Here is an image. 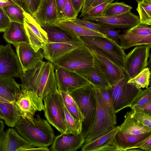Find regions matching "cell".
<instances>
[{"mask_svg": "<svg viewBox=\"0 0 151 151\" xmlns=\"http://www.w3.org/2000/svg\"><path fill=\"white\" fill-rule=\"evenodd\" d=\"M132 7L124 2L116 1L108 4L103 11L102 16L109 17L119 15L129 11Z\"/></svg>", "mask_w": 151, "mask_h": 151, "instance_id": "cell-33", "label": "cell"}, {"mask_svg": "<svg viewBox=\"0 0 151 151\" xmlns=\"http://www.w3.org/2000/svg\"><path fill=\"white\" fill-rule=\"evenodd\" d=\"M1 0L3 2H6L8 1V0Z\"/></svg>", "mask_w": 151, "mask_h": 151, "instance_id": "cell-59", "label": "cell"}, {"mask_svg": "<svg viewBox=\"0 0 151 151\" xmlns=\"http://www.w3.org/2000/svg\"><path fill=\"white\" fill-rule=\"evenodd\" d=\"M124 78L111 86V93L115 111L118 113L125 108L130 107L135 98L142 90L132 83L125 74Z\"/></svg>", "mask_w": 151, "mask_h": 151, "instance_id": "cell-8", "label": "cell"}, {"mask_svg": "<svg viewBox=\"0 0 151 151\" xmlns=\"http://www.w3.org/2000/svg\"><path fill=\"white\" fill-rule=\"evenodd\" d=\"M73 22L89 29L100 32L101 26L97 23L84 19H76L71 20Z\"/></svg>", "mask_w": 151, "mask_h": 151, "instance_id": "cell-41", "label": "cell"}, {"mask_svg": "<svg viewBox=\"0 0 151 151\" xmlns=\"http://www.w3.org/2000/svg\"><path fill=\"white\" fill-rule=\"evenodd\" d=\"M68 92L76 103L84 117L81 132L85 138L93 123L96 112L94 88L89 84Z\"/></svg>", "mask_w": 151, "mask_h": 151, "instance_id": "cell-5", "label": "cell"}, {"mask_svg": "<svg viewBox=\"0 0 151 151\" xmlns=\"http://www.w3.org/2000/svg\"><path fill=\"white\" fill-rule=\"evenodd\" d=\"M131 115L144 125L151 128V116L146 114L131 110Z\"/></svg>", "mask_w": 151, "mask_h": 151, "instance_id": "cell-42", "label": "cell"}, {"mask_svg": "<svg viewBox=\"0 0 151 151\" xmlns=\"http://www.w3.org/2000/svg\"><path fill=\"white\" fill-rule=\"evenodd\" d=\"M24 25L28 37L29 43L35 52H37L42 48L44 44L24 23Z\"/></svg>", "mask_w": 151, "mask_h": 151, "instance_id": "cell-38", "label": "cell"}, {"mask_svg": "<svg viewBox=\"0 0 151 151\" xmlns=\"http://www.w3.org/2000/svg\"><path fill=\"white\" fill-rule=\"evenodd\" d=\"M64 12V19L72 20L77 19L78 14L75 11L71 0H65Z\"/></svg>", "mask_w": 151, "mask_h": 151, "instance_id": "cell-40", "label": "cell"}, {"mask_svg": "<svg viewBox=\"0 0 151 151\" xmlns=\"http://www.w3.org/2000/svg\"><path fill=\"white\" fill-rule=\"evenodd\" d=\"M22 85L35 91L42 99L58 89L55 65L49 61L38 62L31 69L22 73Z\"/></svg>", "mask_w": 151, "mask_h": 151, "instance_id": "cell-1", "label": "cell"}, {"mask_svg": "<svg viewBox=\"0 0 151 151\" xmlns=\"http://www.w3.org/2000/svg\"><path fill=\"white\" fill-rule=\"evenodd\" d=\"M124 118L123 122L119 126V131L121 132L133 135L151 132V128L144 125L133 117L131 111L127 112Z\"/></svg>", "mask_w": 151, "mask_h": 151, "instance_id": "cell-26", "label": "cell"}, {"mask_svg": "<svg viewBox=\"0 0 151 151\" xmlns=\"http://www.w3.org/2000/svg\"><path fill=\"white\" fill-rule=\"evenodd\" d=\"M5 126L3 121L0 118V137L4 131Z\"/></svg>", "mask_w": 151, "mask_h": 151, "instance_id": "cell-53", "label": "cell"}, {"mask_svg": "<svg viewBox=\"0 0 151 151\" xmlns=\"http://www.w3.org/2000/svg\"><path fill=\"white\" fill-rule=\"evenodd\" d=\"M24 23L45 44L47 43V33L30 14L23 9Z\"/></svg>", "mask_w": 151, "mask_h": 151, "instance_id": "cell-30", "label": "cell"}, {"mask_svg": "<svg viewBox=\"0 0 151 151\" xmlns=\"http://www.w3.org/2000/svg\"><path fill=\"white\" fill-rule=\"evenodd\" d=\"M135 1L138 3L141 2L142 0H135Z\"/></svg>", "mask_w": 151, "mask_h": 151, "instance_id": "cell-58", "label": "cell"}, {"mask_svg": "<svg viewBox=\"0 0 151 151\" xmlns=\"http://www.w3.org/2000/svg\"><path fill=\"white\" fill-rule=\"evenodd\" d=\"M150 101H151L150 86L142 90L139 93L132 102L130 107L132 110H135Z\"/></svg>", "mask_w": 151, "mask_h": 151, "instance_id": "cell-37", "label": "cell"}, {"mask_svg": "<svg viewBox=\"0 0 151 151\" xmlns=\"http://www.w3.org/2000/svg\"><path fill=\"white\" fill-rule=\"evenodd\" d=\"M59 91L62 96L64 105L69 112L74 118L83 122L84 117L72 97L68 92Z\"/></svg>", "mask_w": 151, "mask_h": 151, "instance_id": "cell-31", "label": "cell"}, {"mask_svg": "<svg viewBox=\"0 0 151 151\" xmlns=\"http://www.w3.org/2000/svg\"><path fill=\"white\" fill-rule=\"evenodd\" d=\"M151 135V132L133 135L124 134L119 131L115 136L114 143L119 151H127L132 149L139 148Z\"/></svg>", "mask_w": 151, "mask_h": 151, "instance_id": "cell-22", "label": "cell"}, {"mask_svg": "<svg viewBox=\"0 0 151 151\" xmlns=\"http://www.w3.org/2000/svg\"><path fill=\"white\" fill-rule=\"evenodd\" d=\"M79 38L88 50L101 54L124 70L126 54L120 45L106 36H83Z\"/></svg>", "mask_w": 151, "mask_h": 151, "instance_id": "cell-4", "label": "cell"}, {"mask_svg": "<svg viewBox=\"0 0 151 151\" xmlns=\"http://www.w3.org/2000/svg\"><path fill=\"white\" fill-rule=\"evenodd\" d=\"M32 16L41 26L54 23L58 20L55 0H41Z\"/></svg>", "mask_w": 151, "mask_h": 151, "instance_id": "cell-20", "label": "cell"}, {"mask_svg": "<svg viewBox=\"0 0 151 151\" xmlns=\"http://www.w3.org/2000/svg\"><path fill=\"white\" fill-rule=\"evenodd\" d=\"M19 4L17 0H8L6 2H3L0 0V8H3L9 5Z\"/></svg>", "mask_w": 151, "mask_h": 151, "instance_id": "cell-52", "label": "cell"}, {"mask_svg": "<svg viewBox=\"0 0 151 151\" xmlns=\"http://www.w3.org/2000/svg\"><path fill=\"white\" fill-rule=\"evenodd\" d=\"M92 0H84L83 4L82 9H83Z\"/></svg>", "mask_w": 151, "mask_h": 151, "instance_id": "cell-54", "label": "cell"}, {"mask_svg": "<svg viewBox=\"0 0 151 151\" xmlns=\"http://www.w3.org/2000/svg\"><path fill=\"white\" fill-rule=\"evenodd\" d=\"M44 101L45 116L49 124L61 133L66 130L64 104L59 90L51 93L45 97Z\"/></svg>", "mask_w": 151, "mask_h": 151, "instance_id": "cell-6", "label": "cell"}, {"mask_svg": "<svg viewBox=\"0 0 151 151\" xmlns=\"http://www.w3.org/2000/svg\"><path fill=\"white\" fill-rule=\"evenodd\" d=\"M0 102L4 103H11L8 100L0 96Z\"/></svg>", "mask_w": 151, "mask_h": 151, "instance_id": "cell-55", "label": "cell"}, {"mask_svg": "<svg viewBox=\"0 0 151 151\" xmlns=\"http://www.w3.org/2000/svg\"><path fill=\"white\" fill-rule=\"evenodd\" d=\"M18 2L21 4L22 6L23 4L24 3L25 0H17Z\"/></svg>", "mask_w": 151, "mask_h": 151, "instance_id": "cell-56", "label": "cell"}, {"mask_svg": "<svg viewBox=\"0 0 151 151\" xmlns=\"http://www.w3.org/2000/svg\"><path fill=\"white\" fill-rule=\"evenodd\" d=\"M82 19L98 23L101 27L113 29H129L139 22V17L130 11L115 16L88 17Z\"/></svg>", "mask_w": 151, "mask_h": 151, "instance_id": "cell-13", "label": "cell"}, {"mask_svg": "<svg viewBox=\"0 0 151 151\" xmlns=\"http://www.w3.org/2000/svg\"><path fill=\"white\" fill-rule=\"evenodd\" d=\"M0 107L5 124L8 127H14L21 118L15 102L4 103L0 102Z\"/></svg>", "mask_w": 151, "mask_h": 151, "instance_id": "cell-28", "label": "cell"}, {"mask_svg": "<svg viewBox=\"0 0 151 151\" xmlns=\"http://www.w3.org/2000/svg\"><path fill=\"white\" fill-rule=\"evenodd\" d=\"M11 21L2 8H0V32H4Z\"/></svg>", "mask_w": 151, "mask_h": 151, "instance_id": "cell-46", "label": "cell"}, {"mask_svg": "<svg viewBox=\"0 0 151 151\" xmlns=\"http://www.w3.org/2000/svg\"><path fill=\"white\" fill-rule=\"evenodd\" d=\"M22 71L17 55L11 44L0 45V77L20 78Z\"/></svg>", "mask_w": 151, "mask_h": 151, "instance_id": "cell-12", "label": "cell"}, {"mask_svg": "<svg viewBox=\"0 0 151 151\" xmlns=\"http://www.w3.org/2000/svg\"><path fill=\"white\" fill-rule=\"evenodd\" d=\"M139 14V22L147 26L151 25V0H142L138 3L136 8Z\"/></svg>", "mask_w": 151, "mask_h": 151, "instance_id": "cell-32", "label": "cell"}, {"mask_svg": "<svg viewBox=\"0 0 151 151\" xmlns=\"http://www.w3.org/2000/svg\"><path fill=\"white\" fill-rule=\"evenodd\" d=\"M14 127L22 137L35 147H47L55 137L51 126L39 114L36 115L33 122L21 118Z\"/></svg>", "mask_w": 151, "mask_h": 151, "instance_id": "cell-2", "label": "cell"}, {"mask_svg": "<svg viewBox=\"0 0 151 151\" xmlns=\"http://www.w3.org/2000/svg\"><path fill=\"white\" fill-rule=\"evenodd\" d=\"M41 26L47 33V43L63 42L77 44L83 43L79 39L72 37L52 24H46Z\"/></svg>", "mask_w": 151, "mask_h": 151, "instance_id": "cell-25", "label": "cell"}, {"mask_svg": "<svg viewBox=\"0 0 151 151\" xmlns=\"http://www.w3.org/2000/svg\"><path fill=\"white\" fill-rule=\"evenodd\" d=\"M115 0H92L83 9H82L80 17H82L89 10L95 6L106 2H112Z\"/></svg>", "mask_w": 151, "mask_h": 151, "instance_id": "cell-47", "label": "cell"}, {"mask_svg": "<svg viewBox=\"0 0 151 151\" xmlns=\"http://www.w3.org/2000/svg\"><path fill=\"white\" fill-rule=\"evenodd\" d=\"M83 43L71 44L63 42L46 43L41 49L44 58L53 63L72 50L83 45Z\"/></svg>", "mask_w": 151, "mask_h": 151, "instance_id": "cell-21", "label": "cell"}, {"mask_svg": "<svg viewBox=\"0 0 151 151\" xmlns=\"http://www.w3.org/2000/svg\"><path fill=\"white\" fill-rule=\"evenodd\" d=\"M139 148L142 150L151 151V135L143 142Z\"/></svg>", "mask_w": 151, "mask_h": 151, "instance_id": "cell-51", "label": "cell"}, {"mask_svg": "<svg viewBox=\"0 0 151 151\" xmlns=\"http://www.w3.org/2000/svg\"><path fill=\"white\" fill-rule=\"evenodd\" d=\"M11 22L24 24L23 9L20 4L10 5L3 8Z\"/></svg>", "mask_w": 151, "mask_h": 151, "instance_id": "cell-35", "label": "cell"}, {"mask_svg": "<svg viewBox=\"0 0 151 151\" xmlns=\"http://www.w3.org/2000/svg\"><path fill=\"white\" fill-rule=\"evenodd\" d=\"M134 111L140 112L151 116V101L139 107Z\"/></svg>", "mask_w": 151, "mask_h": 151, "instance_id": "cell-49", "label": "cell"}, {"mask_svg": "<svg viewBox=\"0 0 151 151\" xmlns=\"http://www.w3.org/2000/svg\"><path fill=\"white\" fill-rule=\"evenodd\" d=\"M119 126H115L109 132L87 143L81 148L82 151H119L114 142L115 136L119 131Z\"/></svg>", "mask_w": 151, "mask_h": 151, "instance_id": "cell-19", "label": "cell"}, {"mask_svg": "<svg viewBox=\"0 0 151 151\" xmlns=\"http://www.w3.org/2000/svg\"><path fill=\"white\" fill-rule=\"evenodd\" d=\"M52 24L76 39H79L80 37L83 36L106 37L102 33L88 29L70 20H58Z\"/></svg>", "mask_w": 151, "mask_h": 151, "instance_id": "cell-23", "label": "cell"}, {"mask_svg": "<svg viewBox=\"0 0 151 151\" xmlns=\"http://www.w3.org/2000/svg\"><path fill=\"white\" fill-rule=\"evenodd\" d=\"M98 87L103 100L109 108L114 115L116 117V113L114 110L111 97V87L109 88Z\"/></svg>", "mask_w": 151, "mask_h": 151, "instance_id": "cell-39", "label": "cell"}, {"mask_svg": "<svg viewBox=\"0 0 151 151\" xmlns=\"http://www.w3.org/2000/svg\"><path fill=\"white\" fill-rule=\"evenodd\" d=\"M92 85L95 93L96 110L93 123L85 138L84 143L109 132L115 126L117 122L116 117L114 115L103 100L98 87Z\"/></svg>", "mask_w": 151, "mask_h": 151, "instance_id": "cell-3", "label": "cell"}, {"mask_svg": "<svg viewBox=\"0 0 151 151\" xmlns=\"http://www.w3.org/2000/svg\"><path fill=\"white\" fill-rule=\"evenodd\" d=\"M150 68L147 67L135 77L128 80L127 82L134 84L139 89L147 88L150 84Z\"/></svg>", "mask_w": 151, "mask_h": 151, "instance_id": "cell-36", "label": "cell"}, {"mask_svg": "<svg viewBox=\"0 0 151 151\" xmlns=\"http://www.w3.org/2000/svg\"><path fill=\"white\" fill-rule=\"evenodd\" d=\"M34 147L12 128L4 131L0 137V151H29Z\"/></svg>", "mask_w": 151, "mask_h": 151, "instance_id": "cell-16", "label": "cell"}, {"mask_svg": "<svg viewBox=\"0 0 151 151\" xmlns=\"http://www.w3.org/2000/svg\"><path fill=\"white\" fill-rule=\"evenodd\" d=\"M58 20L64 19V6L65 0H55Z\"/></svg>", "mask_w": 151, "mask_h": 151, "instance_id": "cell-48", "label": "cell"}, {"mask_svg": "<svg viewBox=\"0 0 151 151\" xmlns=\"http://www.w3.org/2000/svg\"><path fill=\"white\" fill-rule=\"evenodd\" d=\"M65 114V124L66 130L65 133L77 135L81 132L82 122L74 118L68 111L64 105Z\"/></svg>", "mask_w": 151, "mask_h": 151, "instance_id": "cell-34", "label": "cell"}, {"mask_svg": "<svg viewBox=\"0 0 151 151\" xmlns=\"http://www.w3.org/2000/svg\"><path fill=\"white\" fill-rule=\"evenodd\" d=\"M151 47L147 45L137 46L126 55L123 70L129 80L147 67Z\"/></svg>", "mask_w": 151, "mask_h": 151, "instance_id": "cell-10", "label": "cell"}, {"mask_svg": "<svg viewBox=\"0 0 151 151\" xmlns=\"http://www.w3.org/2000/svg\"><path fill=\"white\" fill-rule=\"evenodd\" d=\"M85 78L92 85L109 88L111 86L95 66L89 69L75 72Z\"/></svg>", "mask_w": 151, "mask_h": 151, "instance_id": "cell-29", "label": "cell"}, {"mask_svg": "<svg viewBox=\"0 0 151 151\" xmlns=\"http://www.w3.org/2000/svg\"><path fill=\"white\" fill-rule=\"evenodd\" d=\"M120 31V30H116L115 29L102 27L100 32L120 45L119 35Z\"/></svg>", "mask_w": 151, "mask_h": 151, "instance_id": "cell-43", "label": "cell"}, {"mask_svg": "<svg viewBox=\"0 0 151 151\" xmlns=\"http://www.w3.org/2000/svg\"><path fill=\"white\" fill-rule=\"evenodd\" d=\"M3 38L6 42L12 44L15 47L22 43H29L24 24L17 22H11L4 32Z\"/></svg>", "mask_w": 151, "mask_h": 151, "instance_id": "cell-24", "label": "cell"}, {"mask_svg": "<svg viewBox=\"0 0 151 151\" xmlns=\"http://www.w3.org/2000/svg\"><path fill=\"white\" fill-rule=\"evenodd\" d=\"M20 91V84L13 77H0V96L12 103L15 101Z\"/></svg>", "mask_w": 151, "mask_h": 151, "instance_id": "cell-27", "label": "cell"}, {"mask_svg": "<svg viewBox=\"0 0 151 151\" xmlns=\"http://www.w3.org/2000/svg\"><path fill=\"white\" fill-rule=\"evenodd\" d=\"M119 35L120 45L124 50L140 45H151L150 26L141 24L123 31Z\"/></svg>", "mask_w": 151, "mask_h": 151, "instance_id": "cell-11", "label": "cell"}, {"mask_svg": "<svg viewBox=\"0 0 151 151\" xmlns=\"http://www.w3.org/2000/svg\"><path fill=\"white\" fill-rule=\"evenodd\" d=\"M85 142V137L81 132L77 135L63 133L55 137L50 147L53 151H76Z\"/></svg>", "mask_w": 151, "mask_h": 151, "instance_id": "cell-18", "label": "cell"}, {"mask_svg": "<svg viewBox=\"0 0 151 151\" xmlns=\"http://www.w3.org/2000/svg\"><path fill=\"white\" fill-rule=\"evenodd\" d=\"M71 1L75 11L78 14L82 9L84 0H71Z\"/></svg>", "mask_w": 151, "mask_h": 151, "instance_id": "cell-50", "label": "cell"}, {"mask_svg": "<svg viewBox=\"0 0 151 151\" xmlns=\"http://www.w3.org/2000/svg\"><path fill=\"white\" fill-rule=\"evenodd\" d=\"M55 65L76 72L94 67L91 53L84 45L75 48L55 61Z\"/></svg>", "mask_w": 151, "mask_h": 151, "instance_id": "cell-7", "label": "cell"}, {"mask_svg": "<svg viewBox=\"0 0 151 151\" xmlns=\"http://www.w3.org/2000/svg\"><path fill=\"white\" fill-rule=\"evenodd\" d=\"M89 50L93 55L95 67L111 86L124 77L125 73L122 69L101 54Z\"/></svg>", "mask_w": 151, "mask_h": 151, "instance_id": "cell-15", "label": "cell"}, {"mask_svg": "<svg viewBox=\"0 0 151 151\" xmlns=\"http://www.w3.org/2000/svg\"><path fill=\"white\" fill-rule=\"evenodd\" d=\"M0 118L3 119H4V117H3V114L2 112L1 111V110L0 107Z\"/></svg>", "mask_w": 151, "mask_h": 151, "instance_id": "cell-57", "label": "cell"}, {"mask_svg": "<svg viewBox=\"0 0 151 151\" xmlns=\"http://www.w3.org/2000/svg\"><path fill=\"white\" fill-rule=\"evenodd\" d=\"M110 2H106L98 5L88 11L83 16L88 17H101L103 11Z\"/></svg>", "mask_w": 151, "mask_h": 151, "instance_id": "cell-44", "label": "cell"}, {"mask_svg": "<svg viewBox=\"0 0 151 151\" xmlns=\"http://www.w3.org/2000/svg\"><path fill=\"white\" fill-rule=\"evenodd\" d=\"M41 0H25L22 6L24 10L32 16L37 10Z\"/></svg>", "mask_w": 151, "mask_h": 151, "instance_id": "cell-45", "label": "cell"}, {"mask_svg": "<svg viewBox=\"0 0 151 151\" xmlns=\"http://www.w3.org/2000/svg\"><path fill=\"white\" fill-rule=\"evenodd\" d=\"M55 78L58 89L68 92L87 84V80L75 72L55 65Z\"/></svg>", "mask_w": 151, "mask_h": 151, "instance_id": "cell-14", "label": "cell"}, {"mask_svg": "<svg viewBox=\"0 0 151 151\" xmlns=\"http://www.w3.org/2000/svg\"><path fill=\"white\" fill-rule=\"evenodd\" d=\"M17 55L21 65L23 73L34 68L44 58L41 48L35 52L29 43H22L16 47Z\"/></svg>", "mask_w": 151, "mask_h": 151, "instance_id": "cell-17", "label": "cell"}, {"mask_svg": "<svg viewBox=\"0 0 151 151\" xmlns=\"http://www.w3.org/2000/svg\"><path fill=\"white\" fill-rule=\"evenodd\" d=\"M21 91L15 101L16 105L21 118L33 122L35 113L44 111L42 99L34 91L29 89L20 84Z\"/></svg>", "mask_w": 151, "mask_h": 151, "instance_id": "cell-9", "label": "cell"}]
</instances>
